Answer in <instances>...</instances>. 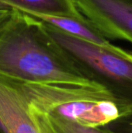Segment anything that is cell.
Listing matches in <instances>:
<instances>
[{
	"label": "cell",
	"mask_w": 132,
	"mask_h": 133,
	"mask_svg": "<svg viewBox=\"0 0 132 133\" xmlns=\"http://www.w3.org/2000/svg\"><path fill=\"white\" fill-rule=\"evenodd\" d=\"M126 1H128V2H131L132 3V0H126Z\"/></svg>",
	"instance_id": "obj_12"
},
{
	"label": "cell",
	"mask_w": 132,
	"mask_h": 133,
	"mask_svg": "<svg viewBox=\"0 0 132 133\" xmlns=\"http://www.w3.org/2000/svg\"><path fill=\"white\" fill-rule=\"evenodd\" d=\"M8 6L24 13H40L84 17L74 0H1Z\"/></svg>",
	"instance_id": "obj_8"
},
{
	"label": "cell",
	"mask_w": 132,
	"mask_h": 133,
	"mask_svg": "<svg viewBox=\"0 0 132 133\" xmlns=\"http://www.w3.org/2000/svg\"><path fill=\"white\" fill-rule=\"evenodd\" d=\"M79 11L109 41L132 44V3L126 0H74Z\"/></svg>",
	"instance_id": "obj_4"
},
{
	"label": "cell",
	"mask_w": 132,
	"mask_h": 133,
	"mask_svg": "<svg viewBox=\"0 0 132 133\" xmlns=\"http://www.w3.org/2000/svg\"><path fill=\"white\" fill-rule=\"evenodd\" d=\"M29 113L39 133H116L105 126H85L58 115L40 111L30 106Z\"/></svg>",
	"instance_id": "obj_7"
},
{
	"label": "cell",
	"mask_w": 132,
	"mask_h": 133,
	"mask_svg": "<svg viewBox=\"0 0 132 133\" xmlns=\"http://www.w3.org/2000/svg\"><path fill=\"white\" fill-rule=\"evenodd\" d=\"M41 24L51 39L87 77L112 94L121 114L132 107V52L113 44H98L73 37L43 22Z\"/></svg>",
	"instance_id": "obj_3"
},
{
	"label": "cell",
	"mask_w": 132,
	"mask_h": 133,
	"mask_svg": "<svg viewBox=\"0 0 132 133\" xmlns=\"http://www.w3.org/2000/svg\"><path fill=\"white\" fill-rule=\"evenodd\" d=\"M0 122L5 133H39L28 102L13 86L0 78Z\"/></svg>",
	"instance_id": "obj_5"
},
{
	"label": "cell",
	"mask_w": 132,
	"mask_h": 133,
	"mask_svg": "<svg viewBox=\"0 0 132 133\" xmlns=\"http://www.w3.org/2000/svg\"><path fill=\"white\" fill-rule=\"evenodd\" d=\"M0 74L34 83L99 84L56 45L40 20L17 9L0 26Z\"/></svg>",
	"instance_id": "obj_1"
},
{
	"label": "cell",
	"mask_w": 132,
	"mask_h": 133,
	"mask_svg": "<svg viewBox=\"0 0 132 133\" xmlns=\"http://www.w3.org/2000/svg\"><path fill=\"white\" fill-rule=\"evenodd\" d=\"M0 133H5V131H4V129H3L2 124H1V122H0Z\"/></svg>",
	"instance_id": "obj_11"
},
{
	"label": "cell",
	"mask_w": 132,
	"mask_h": 133,
	"mask_svg": "<svg viewBox=\"0 0 132 133\" xmlns=\"http://www.w3.org/2000/svg\"><path fill=\"white\" fill-rule=\"evenodd\" d=\"M18 90L28 105L89 127H104L118 118L121 111L103 86L64 85L23 81L0 74Z\"/></svg>",
	"instance_id": "obj_2"
},
{
	"label": "cell",
	"mask_w": 132,
	"mask_h": 133,
	"mask_svg": "<svg viewBox=\"0 0 132 133\" xmlns=\"http://www.w3.org/2000/svg\"><path fill=\"white\" fill-rule=\"evenodd\" d=\"M24 13V12H23ZM54 28L73 37L91 41L98 44L108 45L110 43L95 26L84 17L40 13H25Z\"/></svg>",
	"instance_id": "obj_6"
},
{
	"label": "cell",
	"mask_w": 132,
	"mask_h": 133,
	"mask_svg": "<svg viewBox=\"0 0 132 133\" xmlns=\"http://www.w3.org/2000/svg\"><path fill=\"white\" fill-rule=\"evenodd\" d=\"M15 9H12L0 0V26L9 18Z\"/></svg>",
	"instance_id": "obj_10"
},
{
	"label": "cell",
	"mask_w": 132,
	"mask_h": 133,
	"mask_svg": "<svg viewBox=\"0 0 132 133\" xmlns=\"http://www.w3.org/2000/svg\"><path fill=\"white\" fill-rule=\"evenodd\" d=\"M105 127L116 133H132V107L124 111L118 118Z\"/></svg>",
	"instance_id": "obj_9"
}]
</instances>
